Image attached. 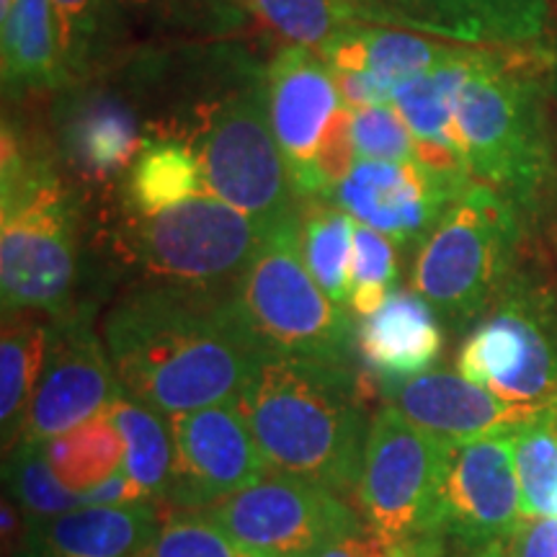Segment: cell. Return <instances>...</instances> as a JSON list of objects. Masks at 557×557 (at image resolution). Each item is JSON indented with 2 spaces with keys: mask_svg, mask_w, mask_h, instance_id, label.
Masks as SVG:
<instances>
[{
  "mask_svg": "<svg viewBox=\"0 0 557 557\" xmlns=\"http://www.w3.org/2000/svg\"><path fill=\"white\" fill-rule=\"evenodd\" d=\"M101 336L124 393L163 416L233 403L267 357L230 289L137 284L111 305Z\"/></svg>",
  "mask_w": 557,
  "mask_h": 557,
  "instance_id": "obj_1",
  "label": "cell"
},
{
  "mask_svg": "<svg viewBox=\"0 0 557 557\" xmlns=\"http://www.w3.org/2000/svg\"><path fill=\"white\" fill-rule=\"evenodd\" d=\"M235 408L282 475L357 496L369 423L348 367L263 357L235 395Z\"/></svg>",
  "mask_w": 557,
  "mask_h": 557,
  "instance_id": "obj_2",
  "label": "cell"
},
{
  "mask_svg": "<svg viewBox=\"0 0 557 557\" xmlns=\"http://www.w3.org/2000/svg\"><path fill=\"white\" fill-rule=\"evenodd\" d=\"M542 47H491L465 83L457 132L468 169L529 218L555 178Z\"/></svg>",
  "mask_w": 557,
  "mask_h": 557,
  "instance_id": "obj_3",
  "label": "cell"
},
{
  "mask_svg": "<svg viewBox=\"0 0 557 557\" xmlns=\"http://www.w3.org/2000/svg\"><path fill=\"white\" fill-rule=\"evenodd\" d=\"M78 201L52 152L3 124L0 165V297L3 315L60 318L78 274Z\"/></svg>",
  "mask_w": 557,
  "mask_h": 557,
  "instance_id": "obj_4",
  "label": "cell"
},
{
  "mask_svg": "<svg viewBox=\"0 0 557 557\" xmlns=\"http://www.w3.org/2000/svg\"><path fill=\"white\" fill-rule=\"evenodd\" d=\"M524 218L496 189L472 184L418 248L413 292L449 331H468L517 271Z\"/></svg>",
  "mask_w": 557,
  "mask_h": 557,
  "instance_id": "obj_5",
  "label": "cell"
},
{
  "mask_svg": "<svg viewBox=\"0 0 557 557\" xmlns=\"http://www.w3.org/2000/svg\"><path fill=\"white\" fill-rule=\"evenodd\" d=\"M230 295L267 357L341 367L351 361L354 325L312 278L299 243V218L269 230Z\"/></svg>",
  "mask_w": 557,
  "mask_h": 557,
  "instance_id": "obj_6",
  "label": "cell"
},
{
  "mask_svg": "<svg viewBox=\"0 0 557 557\" xmlns=\"http://www.w3.org/2000/svg\"><path fill=\"white\" fill-rule=\"evenodd\" d=\"M465 380L517 406L557 403V297L527 271H513L462 341Z\"/></svg>",
  "mask_w": 557,
  "mask_h": 557,
  "instance_id": "obj_7",
  "label": "cell"
},
{
  "mask_svg": "<svg viewBox=\"0 0 557 557\" xmlns=\"http://www.w3.org/2000/svg\"><path fill=\"white\" fill-rule=\"evenodd\" d=\"M451 451L455 444L418 429L393 403L372 418L357 500L374 537L393 547L444 545L436 537V506Z\"/></svg>",
  "mask_w": 557,
  "mask_h": 557,
  "instance_id": "obj_8",
  "label": "cell"
},
{
  "mask_svg": "<svg viewBox=\"0 0 557 557\" xmlns=\"http://www.w3.org/2000/svg\"><path fill=\"white\" fill-rule=\"evenodd\" d=\"M267 233L269 227L201 191L158 212L129 214L127 248L148 282L233 289Z\"/></svg>",
  "mask_w": 557,
  "mask_h": 557,
  "instance_id": "obj_9",
  "label": "cell"
},
{
  "mask_svg": "<svg viewBox=\"0 0 557 557\" xmlns=\"http://www.w3.org/2000/svg\"><path fill=\"white\" fill-rule=\"evenodd\" d=\"M209 194L263 227L297 220L302 207L269 116L267 81L222 103L194 143Z\"/></svg>",
  "mask_w": 557,
  "mask_h": 557,
  "instance_id": "obj_10",
  "label": "cell"
},
{
  "mask_svg": "<svg viewBox=\"0 0 557 557\" xmlns=\"http://www.w3.org/2000/svg\"><path fill=\"white\" fill-rule=\"evenodd\" d=\"M201 517L259 557H318L364 532V521L331 487L269 472L246 491L201 508Z\"/></svg>",
  "mask_w": 557,
  "mask_h": 557,
  "instance_id": "obj_11",
  "label": "cell"
},
{
  "mask_svg": "<svg viewBox=\"0 0 557 557\" xmlns=\"http://www.w3.org/2000/svg\"><path fill=\"white\" fill-rule=\"evenodd\" d=\"M90 318V308H70L65 315L50 320L45 369L21 442H50L67 434L107 413L124 393L103 336L94 331Z\"/></svg>",
  "mask_w": 557,
  "mask_h": 557,
  "instance_id": "obj_12",
  "label": "cell"
},
{
  "mask_svg": "<svg viewBox=\"0 0 557 557\" xmlns=\"http://www.w3.org/2000/svg\"><path fill=\"white\" fill-rule=\"evenodd\" d=\"M524 519L513 436L455 447L436 506V537L449 553L506 542Z\"/></svg>",
  "mask_w": 557,
  "mask_h": 557,
  "instance_id": "obj_13",
  "label": "cell"
},
{
  "mask_svg": "<svg viewBox=\"0 0 557 557\" xmlns=\"http://www.w3.org/2000/svg\"><path fill=\"white\" fill-rule=\"evenodd\" d=\"M165 418L173 438V478L165 500L181 511H201L274 472L235 400Z\"/></svg>",
  "mask_w": 557,
  "mask_h": 557,
  "instance_id": "obj_14",
  "label": "cell"
},
{
  "mask_svg": "<svg viewBox=\"0 0 557 557\" xmlns=\"http://www.w3.org/2000/svg\"><path fill=\"white\" fill-rule=\"evenodd\" d=\"M267 96L271 127L299 201H325L320 156L346 109L329 62L310 47H284L269 67Z\"/></svg>",
  "mask_w": 557,
  "mask_h": 557,
  "instance_id": "obj_15",
  "label": "cell"
},
{
  "mask_svg": "<svg viewBox=\"0 0 557 557\" xmlns=\"http://www.w3.org/2000/svg\"><path fill=\"white\" fill-rule=\"evenodd\" d=\"M470 186L438 176L418 160L387 163L357 158L333 191L331 205L387 235L400 250H413L429 240L447 209Z\"/></svg>",
  "mask_w": 557,
  "mask_h": 557,
  "instance_id": "obj_16",
  "label": "cell"
},
{
  "mask_svg": "<svg viewBox=\"0 0 557 557\" xmlns=\"http://www.w3.org/2000/svg\"><path fill=\"white\" fill-rule=\"evenodd\" d=\"M389 400L418 429L455 447L480 438L513 436L549 408L517 406L465 380L462 374L444 372V369L395 380L389 387Z\"/></svg>",
  "mask_w": 557,
  "mask_h": 557,
  "instance_id": "obj_17",
  "label": "cell"
},
{
  "mask_svg": "<svg viewBox=\"0 0 557 557\" xmlns=\"http://www.w3.org/2000/svg\"><path fill=\"white\" fill-rule=\"evenodd\" d=\"M58 135L62 160L90 186L127 176L148 148L135 107L107 88L81 90L65 99Z\"/></svg>",
  "mask_w": 557,
  "mask_h": 557,
  "instance_id": "obj_18",
  "label": "cell"
},
{
  "mask_svg": "<svg viewBox=\"0 0 557 557\" xmlns=\"http://www.w3.org/2000/svg\"><path fill=\"white\" fill-rule=\"evenodd\" d=\"M491 47L465 45L451 58L393 90V107L408 124L418 163L457 184H475L457 132V103L465 83Z\"/></svg>",
  "mask_w": 557,
  "mask_h": 557,
  "instance_id": "obj_19",
  "label": "cell"
},
{
  "mask_svg": "<svg viewBox=\"0 0 557 557\" xmlns=\"http://www.w3.org/2000/svg\"><path fill=\"white\" fill-rule=\"evenodd\" d=\"M160 527L158 500L81 506L26 524L16 557H135Z\"/></svg>",
  "mask_w": 557,
  "mask_h": 557,
  "instance_id": "obj_20",
  "label": "cell"
},
{
  "mask_svg": "<svg viewBox=\"0 0 557 557\" xmlns=\"http://www.w3.org/2000/svg\"><path fill=\"white\" fill-rule=\"evenodd\" d=\"M413 32L475 47H537L547 34V0H400Z\"/></svg>",
  "mask_w": 557,
  "mask_h": 557,
  "instance_id": "obj_21",
  "label": "cell"
},
{
  "mask_svg": "<svg viewBox=\"0 0 557 557\" xmlns=\"http://www.w3.org/2000/svg\"><path fill=\"white\" fill-rule=\"evenodd\" d=\"M361 357L393 380L429 372L444 348L442 323L416 292L393 289L385 305L364 318L357 333Z\"/></svg>",
  "mask_w": 557,
  "mask_h": 557,
  "instance_id": "obj_22",
  "label": "cell"
},
{
  "mask_svg": "<svg viewBox=\"0 0 557 557\" xmlns=\"http://www.w3.org/2000/svg\"><path fill=\"white\" fill-rule=\"evenodd\" d=\"M0 24L5 96L58 90L73 83L52 0H13Z\"/></svg>",
  "mask_w": 557,
  "mask_h": 557,
  "instance_id": "obj_23",
  "label": "cell"
},
{
  "mask_svg": "<svg viewBox=\"0 0 557 557\" xmlns=\"http://www.w3.org/2000/svg\"><path fill=\"white\" fill-rule=\"evenodd\" d=\"M465 45H444L426 34L395 26H351L333 37L320 58L331 70H367L380 81L398 88L444 62L457 58Z\"/></svg>",
  "mask_w": 557,
  "mask_h": 557,
  "instance_id": "obj_24",
  "label": "cell"
},
{
  "mask_svg": "<svg viewBox=\"0 0 557 557\" xmlns=\"http://www.w3.org/2000/svg\"><path fill=\"white\" fill-rule=\"evenodd\" d=\"M250 5L276 34L315 52L351 26H395L413 32L403 13L380 0H250Z\"/></svg>",
  "mask_w": 557,
  "mask_h": 557,
  "instance_id": "obj_25",
  "label": "cell"
},
{
  "mask_svg": "<svg viewBox=\"0 0 557 557\" xmlns=\"http://www.w3.org/2000/svg\"><path fill=\"white\" fill-rule=\"evenodd\" d=\"M37 312L3 315L0 336V423H3V451L21 442L34 393L47 359L50 320Z\"/></svg>",
  "mask_w": 557,
  "mask_h": 557,
  "instance_id": "obj_26",
  "label": "cell"
},
{
  "mask_svg": "<svg viewBox=\"0 0 557 557\" xmlns=\"http://www.w3.org/2000/svg\"><path fill=\"white\" fill-rule=\"evenodd\" d=\"M107 416L124 442V475L150 500H165L173 478L169 418L129 393L111 403Z\"/></svg>",
  "mask_w": 557,
  "mask_h": 557,
  "instance_id": "obj_27",
  "label": "cell"
},
{
  "mask_svg": "<svg viewBox=\"0 0 557 557\" xmlns=\"http://www.w3.org/2000/svg\"><path fill=\"white\" fill-rule=\"evenodd\" d=\"M207 191L194 145L148 143L124 176V207L129 214H150Z\"/></svg>",
  "mask_w": 557,
  "mask_h": 557,
  "instance_id": "obj_28",
  "label": "cell"
},
{
  "mask_svg": "<svg viewBox=\"0 0 557 557\" xmlns=\"http://www.w3.org/2000/svg\"><path fill=\"white\" fill-rule=\"evenodd\" d=\"M299 243L310 274L338 308L351 297V256L357 220L329 201H305Z\"/></svg>",
  "mask_w": 557,
  "mask_h": 557,
  "instance_id": "obj_29",
  "label": "cell"
},
{
  "mask_svg": "<svg viewBox=\"0 0 557 557\" xmlns=\"http://www.w3.org/2000/svg\"><path fill=\"white\" fill-rule=\"evenodd\" d=\"M52 470L70 491L88 493L124 472V442L107 413L45 442Z\"/></svg>",
  "mask_w": 557,
  "mask_h": 557,
  "instance_id": "obj_30",
  "label": "cell"
},
{
  "mask_svg": "<svg viewBox=\"0 0 557 557\" xmlns=\"http://www.w3.org/2000/svg\"><path fill=\"white\" fill-rule=\"evenodd\" d=\"M527 519H557V403L513 434Z\"/></svg>",
  "mask_w": 557,
  "mask_h": 557,
  "instance_id": "obj_31",
  "label": "cell"
},
{
  "mask_svg": "<svg viewBox=\"0 0 557 557\" xmlns=\"http://www.w3.org/2000/svg\"><path fill=\"white\" fill-rule=\"evenodd\" d=\"M5 483L11 487L13 504L24 511L26 524L86 506L83 493L70 491L52 470L45 442H18L11 449L5 459Z\"/></svg>",
  "mask_w": 557,
  "mask_h": 557,
  "instance_id": "obj_32",
  "label": "cell"
},
{
  "mask_svg": "<svg viewBox=\"0 0 557 557\" xmlns=\"http://www.w3.org/2000/svg\"><path fill=\"white\" fill-rule=\"evenodd\" d=\"M398 278V246L377 230L357 222L351 256V297L348 305L359 318L374 315Z\"/></svg>",
  "mask_w": 557,
  "mask_h": 557,
  "instance_id": "obj_33",
  "label": "cell"
},
{
  "mask_svg": "<svg viewBox=\"0 0 557 557\" xmlns=\"http://www.w3.org/2000/svg\"><path fill=\"white\" fill-rule=\"evenodd\" d=\"M135 557H259L240 547L225 529L197 511H181L163 527L143 553Z\"/></svg>",
  "mask_w": 557,
  "mask_h": 557,
  "instance_id": "obj_34",
  "label": "cell"
},
{
  "mask_svg": "<svg viewBox=\"0 0 557 557\" xmlns=\"http://www.w3.org/2000/svg\"><path fill=\"white\" fill-rule=\"evenodd\" d=\"M354 150L361 160H387V163H413L416 143L408 124L393 103L354 111L351 116Z\"/></svg>",
  "mask_w": 557,
  "mask_h": 557,
  "instance_id": "obj_35",
  "label": "cell"
},
{
  "mask_svg": "<svg viewBox=\"0 0 557 557\" xmlns=\"http://www.w3.org/2000/svg\"><path fill=\"white\" fill-rule=\"evenodd\" d=\"M62 29V50L70 75L81 78L94 65L99 52L103 24H107V0H52Z\"/></svg>",
  "mask_w": 557,
  "mask_h": 557,
  "instance_id": "obj_36",
  "label": "cell"
},
{
  "mask_svg": "<svg viewBox=\"0 0 557 557\" xmlns=\"http://www.w3.org/2000/svg\"><path fill=\"white\" fill-rule=\"evenodd\" d=\"M338 96L348 111H364L393 103V86L367 70H331Z\"/></svg>",
  "mask_w": 557,
  "mask_h": 557,
  "instance_id": "obj_37",
  "label": "cell"
},
{
  "mask_svg": "<svg viewBox=\"0 0 557 557\" xmlns=\"http://www.w3.org/2000/svg\"><path fill=\"white\" fill-rule=\"evenodd\" d=\"M508 557H557V519H524L506 540Z\"/></svg>",
  "mask_w": 557,
  "mask_h": 557,
  "instance_id": "obj_38",
  "label": "cell"
},
{
  "mask_svg": "<svg viewBox=\"0 0 557 557\" xmlns=\"http://www.w3.org/2000/svg\"><path fill=\"white\" fill-rule=\"evenodd\" d=\"M369 547H372V532H359L323 549L318 557H367Z\"/></svg>",
  "mask_w": 557,
  "mask_h": 557,
  "instance_id": "obj_39",
  "label": "cell"
},
{
  "mask_svg": "<svg viewBox=\"0 0 557 557\" xmlns=\"http://www.w3.org/2000/svg\"><path fill=\"white\" fill-rule=\"evenodd\" d=\"M451 557H508V553H506V542H491V545L472 549V553H459Z\"/></svg>",
  "mask_w": 557,
  "mask_h": 557,
  "instance_id": "obj_40",
  "label": "cell"
},
{
  "mask_svg": "<svg viewBox=\"0 0 557 557\" xmlns=\"http://www.w3.org/2000/svg\"><path fill=\"white\" fill-rule=\"evenodd\" d=\"M367 557H406V555H403L398 547H389L380 537H374L372 534V547H369Z\"/></svg>",
  "mask_w": 557,
  "mask_h": 557,
  "instance_id": "obj_41",
  "label": "cell"
},
{
  "mask_svg": "<svg viewBox=\"0 0 557 557\" xmlns=\"http://www.w3.org/2000/svg\"><path fill=\"white\" fill-rule=\"evenodd\" d=\"M380 3H385V5H389V9H393V11L400 13V0H380Z\"/></svg>",
  "mask_w": 557,
  "mask_h": 557,
  "instance_id": "obj_42",
  "label": "cell"
},
{
  "mask_svg": "<svg viewBox=\"0 0 557 557\" xmlns=\"http://www.w3.org/2000/svg\"><path fill=\"white\" fill-rule=\"evenodd\" d=\"M124 3H150V0H124Z\"/></svg>",
  "mask_w": 557,
  "mask_h": 557,
  "instance_id": "obj_43",
  "label": "cell"
}]
</instances>
